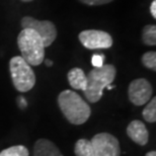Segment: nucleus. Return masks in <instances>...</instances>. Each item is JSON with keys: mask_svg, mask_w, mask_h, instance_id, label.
<instances>
[{"mask_svg": "<svg viewBox=\"0 0 156 156\" xmlns=\"http://www.w3.org/2000/svg\"><path fill=\"white\" fill-rule=\"evenodd\" d=\"M58 105L67 121L73 125L84 124L91 114L87 102L73 90H63L58 96Z\"/></svg>", "mask_w": 156, "mask_h": 156, "instance_id": "obj_1", "label": "nucleus"}, {"mask_svg": "<svg viewBox=\"0 0 156 156\" xmlns=\"http://www.w3.org/2000/svg\"><path fill=\"white\" fill-rule=\"evenodd\" d=\"M117 74V69L114 65L107 64L99 68H93L86 76V88L84 95L87 101L95 104L102 98L104 89L112 84Z\"/></svg>", "mask_w": 156, "mask_h": 156, "instance_id": "obj_2", "label": "nucleus"}, {"mask_svg": "<svg viewBox=\"0 0 156 156\" xmlns=\"http://www.w3.org/2000/svg\"><path fill=\"white\" fill-rule=\"evenodd\" d=\"M17 46L21 58L30 66H39L45 60V49L42 38L34 30L23 29L17 37Z\"/></svg>", "mask_w": 156, "mask_h": 156, "instance_id": "obj_3", "label": "nucleus"}, {"mask_svg": "<svg viewBox=\"0 0 156 156\" xmlns=\"http://www.w3.org/2000/svg\"><path fill=\"white\" fill-rule=\"evenodd\" d=\"M9 70L14 87L20 92H27L35 86L36 75L30 65L21 56L12 57L9 62Z\"/></svg>", "mask_w": 156, "mask_h": 156, "instance_id": "obj_4", "label": "nucleus"}, {"mask_svg": "<svg viewBox=\"0 0 156 156\" xmlns=\"http://www.w3.org/2000/svg\"><path fill=\"white\" fill-rule=\"evenodd\" d=\"M21 27L23 29H30L38 33L46 48L51 46L57 38V29L52 21L38 20L30 16H24L21 20Z\"/></svg>", "mask_w": 156, "mask_h": 156, "instance_id": "obj_5", "label": "nucleus"}, {"mask_svg": "<svg viewBox=\"0 0 156 156\" xmlns=\"http://www.w3.org/2000/svg\"><path fill=\"white\" fill-rule=\"evenodd\" d=\"M94 156H120L121 147L119 140L110 133L96 134L90 140Z\"/></svg>", "mask_w": 156, "mask_h": 156, "instance_id": "obj_6", "label": "nucleus"}, {"mask_svg": "<svg viewBox=\"0 0 156 156\" xmlns=\"http://www.w3.org/2000/svg\"><path fill=\"white\" fill-rule=\"evenodd\" d=\"M80 43L89 50L108 49L113 46V39L110 34L104 30H83L78 36Z\"/></svg>", "mask_w": 156, "mask_h": 156, "instance_id": "obj_7", "label": "nucleus"}, {"mask_svg": "<svg viewBox=\"0 0 156 156\" xmlns=\"http://www.w3.org/2000/svg\"><path fill=\"white\" fill-rule=\"evenodd\" d=\"M152 93L153 90L150 82L144 78L133 80L128 89V96L130 101L137 107L147 104L152 98Z\"/></svg>", "mask_w": 156, "mask_h": 156, "instance_id": "obj_8", "label": "nucleus"}, {"mask_svg": "<svg viewBox=\"0 0 156 156\" xmlns=\"http://www.w3.org/2000/svg\"><path fill=\"white\" fill-rule=\"evenodd\" d=\"M127 134L133 142L140 146H145L149 141V132L145 124L140 120H134L128 125Z\"/></svg>", "mask_w": 156, "mask_h": 156, "instance_id": "obj_9", "label": "nucleus"}, {"mask_svg": "<svg viewBox=\"0 0 156 156\" xmlns=\"http://www.w3.org/2000/svg\"><path fill=\"white\" fill-rule=\"evenodd\" d=\"M34 156H63V154L52 141L39 139L34 146Z\"/></svg>", "mask_w": 156, "mask_h": 156, "instance_id": "obj_10", "label": "nucleus"}, {"mask_svg": "<svg viewBox=\"0 0 156 156\" xmlns=\"http://www.w3.org/2000/svg\"><path fill=\"white\" fill-rule=\"evenodd\" d=\"M68 81L71 87L84 91L86 88V74L80 68H72L68 72Z\"/></svg>", "mask_w": 156, "mask_h": 156, "instance_id": "obj_11", "label": "nucleus"}, {"mask_svg": "<svg viewBox=\"0 0 156 156\" xmlns=\"http://www.w3.org/2000/svg\"><path fill=\"white\" fill-rule=\"evenodd\" d=\"M74 153L76 156H94V151H93V147L90 140H78L74 146Z\"/></svg>", "mask_w": 156, "mask_h": 156, "instance_id": "obj_12", "label": "nucleus"}, {"mask_svg": "<svg viewBox=\"0 0 156 156\" xmlns=\"http://www.w3.org/2000/svg\"><path fill=\"white\" fill-rule=\"evenodd\" d=\"M143 43L147 46L156 45V27L154 24H148L143 29Z\"/></svg>", "mask_w": 156, "mask_h": 156, "instance_id": "obj_13", "label": "nucleus"}, {"mask_svg": "<svg viewBox=\"0 0 156 156\" xmlns=\"http://www.w3.org/2000/svg\"><path fill=\"white\" fill-rule=\"evenodd\" d=\"M142 116L144 120L148 123H155L156 122V98H153L148 101V105L143 110Z\"/></svg>", "mask_w": 156, "mask_h": 156, "instance_id": "obj_14", "label": "nucleus"}, {"mask_svg": "<svg viewBox=\"0 0 156 156\" xmlns=\"http://www.w3.org/2000/svg\"><path fill=\"white\" fill-rule=\"evenodd\" d=\"M30 152L23 145L11 146L0 152V156H29Z\"/></svg>", "mask_w": 156, "mask_h": 156, "instance_id": "obj_15", "label": "nucleus"}, {"mask_svg": "<svg viewBox=\"0 0 156 156\" xmlns=\"http://www.w3.org/2000/svg\"><path fill=\"white\" fill-rule=\"evenodd\" d=\"M142 63L148 69L156 71V53L154 51L145 53L142 56Z\"/></svg>", "mask_w": 156, "mask_h": 156, "instance_id": "obj_16", "label": "nucleus"}, {"mask_svg": "<svg viewBox=\"0 0 156 156\" xmlns=\"http://www.w3.org/2000/svg\"><path fill=\"white\" fill-rule=\"evenodd\" d=\"M104 62H105V55H101V54H95L92 56L91 58V63L93 65L94 68H99L104 65Z\"/></svg>", "mask_w": 156, "mask_h": 156, "instance_id": "obj_17", "label": "nucleus"}, {"mask_svg": "<svg viewBox=\"0 0 156 156\" xmlns=\"http://www.w3.org/2000/svg\"><path fill=\"white\" fill-rule=\"evenodd\" d=\"M79 1L84 3V4H87V5L96 6V5L107 4V3H110L112 1H114V0H79Z\"/></svg>", "mask_w": 156, "mask_h": 156, "instance_id": "obj_18", "label": "nucleus"}, {"mask_svg": "<svg viewBox=\"0 0 156 156\" xmlns=\"http://www.w3.org/2000/svg\"><path fill=\"white\" fill-rule=\"evenodd\" d=\"M150 12L152 14V16L154 18H156V1H152L151 5H150Z\"/></svg>", "mask_w": 156, "mask_h": 156, "instance_id": "obj_19", "label": "nucleus"}, {"mask_svg": "<svg viewBox=\"0 0 156 156\" xmlns=\"http://www.w3.org/2000/svg\"><path fill=\"white\" fill-rule=\"evenodd\" d=\"M18 102H20V108H26V107H27V101H26V99H24L23 98H21V96H20V98H18Z\"/></svg>", "mask_w": 156, "mask_h": 156, "instance_id": "obj_20", "label": "nucleus"}, {"mask_svg": "<svg viewBox=\"0 0 156 156\" xmlns=\"http://www.w3.org/2000/svg\"><path fill=\"white\" fill-rule=\"evenodd\" d=\"M145 156H156V152L155 151H150L148 153H146Z\"/></svg>", "mask_w": 156, "mask_h": 156, "instance_id": "obj_21", "label": "nucleus"}, {"mask_svg": "<svg viewBox=\"0 0 156 156\" xmlns=\"http://www.w3.org/2000/svg\"><path fill=\"white\" fill-rule=\"evenodd\" d=\"M46 65H47V66H49V67H51L53 65V62L51 60H46Z\"/></svg>", "mask_w": 156, "mask_h": 156, "instance_id": "obj_22", "label": "nucleus"}, {"mask_svg": "<svg viewBox=\"0 0 156 156\" xmlns=\"http://www.w3.org/2000/svg\"><path fill=\"white\" fill-rule=\"evenodd\" d=\"M21 1H23V2H30V1H33V0H21Z\"/></svg>", "mask_w": 156, "mask_h": 156, "instance_id": "obj_23", "label": "nucleus"}]
</instances>
